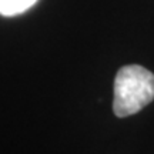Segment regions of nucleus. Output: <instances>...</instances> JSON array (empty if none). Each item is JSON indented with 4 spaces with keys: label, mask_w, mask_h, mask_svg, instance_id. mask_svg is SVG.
Returning <instances> with one entry per match:
<instances>
[{
    "label": "nucleus",
    "mask_w": 154,
    "mask_h": 154,
    "mask_svg": "<svg viewBox=\"0 0 154 154\" xmlns=\"http://www.w3.org/2000/svg\"><path fill=\"white\" fill-rule=\"evenodd\" d=\"M37 0H0V14L6 17L17 16L29 10Z\"/></svg>",
    "instance_id": "obj_2"
},
{
    "label": "nucleus",
    "mask_w": 154,
    "mask_h": 154,
    "mask_svg": "<svg viewBox=\"0 0 154 154\" xmlns=\"http://www.w3.org/2000/svg\"><path fill=\"white\" fill-rule=\"evenodd\" d=\"M154 100V74L138 64L121 67L114 79L113 111L117 117L138 113Z\"/></svg>",
    "instance_id": "obj_1"
}]
</instances>
